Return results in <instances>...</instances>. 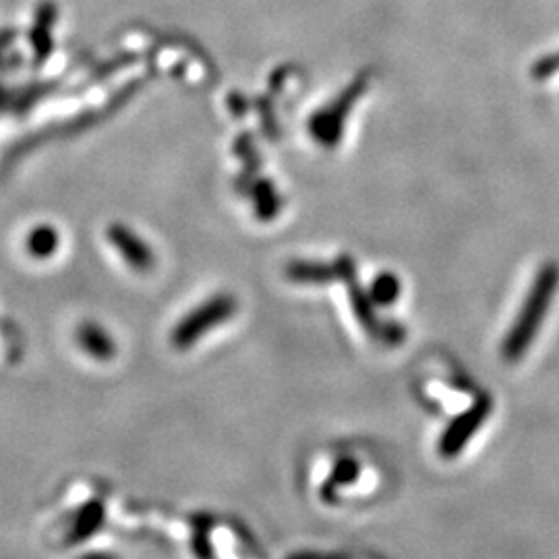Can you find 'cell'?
<instances>
[{"label":"cell","instance_id":"6da1fadb","mask_svg":"<svg viewBox=\"0 0 559 559\" xmlns=\"http://www.w3.org/2000/svg\"><path fill=\"white\" fill-rule=\"evenodd\" d=\"M559 271L556 266H547V268L541 269V274L537 276V282L533 287V291L526 298V305L522 309L520 317L516 319L514 328L510 335L506 338V344H504V358L508 360H516L520 357L529 342L533 340V334L537 330L538 321L545 314L547 305H549V298L558 287Z\"/></svg>","mask_w":559,"mask_h":559},{"label":"cell","instance_id":"7a4b0ae2","mask_svg":"<svg viewBox=\"0 0 559 559\" xmlns=\"http://www.w3.org/2000/svg\"><path fill=\"white\" fill-rule=\"evenodd\" d=\"M239 309L237 298L232 294H216L207 298L198 309L185 315L177 323V328L170 334V342L177 351H187L195 346L202 335L216 330L218 326L226 323L230 317H234Z\"/></svg>","mask_w":559,"mask_h":559},{"label":"cell","instance_id":"3957f363","mask_svg":"<svg viewBox=\"0 0 559 559\" xmlns=\"http://www.w3.org/2000/svg\"><path fill=\"white\" fill-rule=\"evenodd\" d=\"M365 88H367V77H358L357 81H353L346 90L342 91L332 104L315 112L309 120V131L317 139L319 145L334 148L338 139L342 137L346 116L351 114L353 104L363 96Z\"/></svg>","mask_w":559,"mask_h":559},{"label":"cell","instance_id":"277c9868","mask_svg":"<svg viewBox=\"0 0 559 559\" xmlns=\"http://www.w3.org/2000/svg\"><path fill=\"white\" fill-rule=\"evenodd\" d=\"M490 412H492V401L483 396V398H479L477 403L472 404L467 412L456 417L446 427V431L440 440V454L447 460L456 458L467 447L470 437L481 429Z\"/></svg>","mask_w":559,"mask_h":559},{"label":"cell","instance_id":"5b68a950","mask_svg":"<svg viewBox=\"0 0 559 559\" xmlns=\"http://www.w3.org/2000/svg\"><path fill=\"white\" fill-rule=\"evenodd\" d=\"M111 241L112 245L118 249V253L123 255V259H125L131 268L145 271V269H152V266H154V253H152V249L145 245L129 228H125V226H112Z\"/></svg>","mask_w":559,"mask_h":559},{"label":"cell","instance_id":"8992f818","mask_svg":"<svg viewBox=\"0 0 559 559\" xmlns=\"http://www.w3.org/2000/svg\"><path fill=\"white\" fill-rule=\"evenodd\" d=\"M342 274L344 257H338L334 264L296 259L287 266V278L296 284H328L332 280H342Z\"/></svg>","mask_w":559,"mask_h":559},{"label":"cell","instance_id":"52a82bcc","mask_svg":"<svg viewBox=\"0 0 559 559\" xmlns=\"http://www.w3.org/2000/svg\"><path fill=\"white\" fill-rule=\"evenodd\" d=\"M344 282L348 284V296H351V305H353V312L357 315L358 323H360L369 334L381 338L385 321H381L378 314H376V307H378V305L371 301L369 291H363V289H360V284L357 282V274H351Z\"/></svg>","mask_w":559,"mask_h":559},{"label":"cell","instance_id":"ba28073f","mask_svg":"<svg viewBox=\"0 0 559 559\" xmlns=\"http://www.w3.org/2000/svg\"><path fill=\"white\" fill-rule=\"evenodd\" d=\"M77 342L96 360H111L116 355V344L112 335L96 321H86L77 330Z\"/></svg>","mask_w":559,"mask_h":559},{"label":"cell","instance_id":"9c48e42d","mask_svg":"<svg viewBox=\"0 0 559 559\" xmlns=\"http://www.w3.org/2000/svg\"><path fill=\"white\" fill-rule=\"evenodd\" d=\"M358 472H360V467H358L357 460H353V458H342L338 465H335L334 470H332V477L328 479V483L321 487V497L326 499V501H335V493L340 487H344V485H351V483H355L358 479Z\"/></svg>","mask_w":559,"mask_h":559},{"label":"cell","instance_id":"30bf717a","mask_svg":"<svg viewBox=\"0 0 559 559\" xmlns=\"http://www.w3.org/2000/svg\"><path fill=\"white\" fill-rule=\"evenodd\" d=\"M401 292H403V284L398 276L392 271H381L380 276L371 282L369 296L378 307H390L398 301Z\"/></svg>","mask_w":559,"mask_h":559},{"label":"cell","instance_id":"8fae6325","mask_svg":"<svg viewBox=\"0 0 559 559\" xmlns=\"http://www.w3.org/2000/svg\"><path fill=\"white\" fill-rule=\"evenodd\" d=\"M253 200H255V214L262 220H271V218L278 216V212H280V195L276 193V187L268 182V180H259L255 185Z\"/></svg>","mask_w":559,"mask_h":559},{"label":"cell","instance_id":"7c38bea8","mask_svg":"<svg viewBox=\"0 0 559 559\" xmlns=\"http://www.w3.org/2000/svg\"><path fill=\"white\" fill-rule=\"evenodd\" d=\"M556 71H559V52L558 54H549V56L541 59L537 65L533 67V77H535V79H547V77H551Z\"/></svg>","mask_w":559,"mask_h":559},{"label":"cell","instance_id":"4fadbf2b","mask_svg":"<svg viewBox=\"0 0 559 559\" xmlns=\"http://www.w3.org/2000/svg\"><path fill=\"white\" fill-rule=\"evenodd\" d=\"M46 241H50V239H46L45 232H40V234L31 241V246H34L38 253L45 255V253H48V251L54 246V243H46Z\"/></svg>","mask_w":559,"mask_h":559}]
</instances>
